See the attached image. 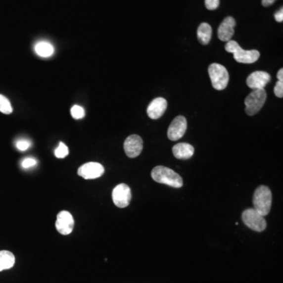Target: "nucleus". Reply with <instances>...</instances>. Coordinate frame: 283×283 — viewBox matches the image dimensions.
<instances>
[{"label": "nucleus", "instance_id": "obj_19", "mask_svg": "<svg viewBox=\"0 0 283 283\" xmlns=\"http://www.w3.org/2000/svg\"><path fill=\"white\" fill-rule=\"evenodd\" d=\"M0 112L4 114H10L13 112L10 101L2 94H0Z\"/></svg>", "mask_w": 283, "mask_h": 283}, {"label": "nucleus", "instance_id": "obj_22", "mask_svg": "<svg viewBox=\"0 0 283 283\" xmlns=\"http://www.w3.org/2000/svg\"><path fill=\"white\" fill-rule=\"evenodd\" d=\"M16 146L21 151H25L31 146V142L29 140H19L16 142Z\"/></svg>", "mask_w": 283, "mask_h": 283}, {"label": "nucleus", "instance_id": "obj_23", "mask_svg": "<svg viewBox=\"0 0 283 283\" xmlns=\"http://www.w3.org/2000/svg\"><path fill=\"white\" fill-rule=\"evenodd\" d=\"M239 47V44H237L236 41H232V40H231V41L227 42L226 46H225V50H226L228 53L234 54Z\"/></svg>", "mask_w": 283, "mask_h": 283}, {"label": "nucleus", "instance_id": "obj_26", "mask_svg": "<svg viewBox=\"0 0 283 283\" xmlns=\"http://www.w3.org/2000/svg\"><path fill=\"white\" fill-rule=\"evenodd\" d=\"M274 93L278 98L283 97V81H279L276 83V86L274 88Z\"/></svg>", "mask_w": 283, "mask_h": 283}, {"label": "nucleus", "instance_id": "obj_25", "mask_svg": "<svg viewBox=\"0 0 283 283\" xmlns=\"http://www.w3.org/2000/svg\"><path fill=\"white\" fill-rule=\"evenodd\" d=\"M205 6L209 10H215L219 7L220 0H205Z\"/></svg>", "mask_w": 283, "mask_h": 283}, {"label": "nucleus", "instance_id": "obj_1", "mask_svg": "<svg viewBox=\"0 0 283 283\" xmlns=\"http://www.w3.org/2000/svg\"><path fill=\"white\" fill-rule=\"evenodd\" d=\"M151 176L155 182L165 184L172 188H180L184 185L182 177L167 167H155L152 170Z\"/></svg>", "mask_w": 283, "mask_h": 283}, {"label": "nucleus", "instance_id": "obj_12", "mask_svg": "<svg viewBox=\"0 0 283 283\" xmlns=\"http://www.w3.org/2000/svg\"><path fill=\"white\" fill-rule=\"evenodd\" d=\"M236 21L232 17H227L218 29V37L223 42H228L232 40L235 33Z\"/></svg>", "mask_w": 283, "mask_h": 283}, {"label": "nucleus", "instance_id": "obj_2", "mask_svg": "<svg viewBox=\"0 0 283 283\" xmlns=\"http://www.w3.org/2000/svg\"><path fill=\"white\" fill-rule=\"evenodd\" d=\"M253 206L261 216L268 214L272 208V194L271 189L266 186H260L253 195Z\"/></svg>", "mask_w": 283, "mask_h": 283}, {"label": "nucleus", "instance_id": "obj_7", "mask_svg": "<svg viewBox=\"0 0 283 283\" xmlns=\"http://www.w3.org/2000/svg\"><path fill=\"white\" fill-rule=\"evenodd\" d=\"M56 229L62 236H68L73 232L74 228V219L70 212L61 211L57 216Z\"/></svg>", "mask_w": 283, "mask_h": 283}, {"label": "nucleus", "instance_id": "obj_9", "mask_svg": "<svg viewBox=\"0 0 283 283\" xmlns=\"http://www.w3.org/2000/svg\"><path fill=\"white\" fill-rule=\"evenodd\" d=\"M188 128V122L185 117L178 116L172 121L168 129V137L172 141H177L182 138Z\"/></svg>", "mask_w": 283, "mask_h": 283}, {"label": "nucleus", "instance_id": "obj_13", "mask_svg": "<svg viewBox=\"0 0 283 283\" xmlns=\"http://www.w3.org/2000/svg\"><path fill=\"white\" fill-rule=\"evenodd\" d=\"M168 106V102L164 98H154L153 101L148 105L147 115L149 118L153 120H157L162 117V115L165 113Z\"/></svg>", "mask_w": 283, "mask_h": 283}, {"label": "nucleus", "instance_id": "obj_21", "mask_svg": "<svg viewBox=\"0 0 283 283\" xmlns=\"http://www.w3.org/2000/svg\"><path fill=\"white\" fill-rule=\"evenodd\" d=\"M70 112L72 117L76 119V120L84 118L85 116V109L80 106V105H73L72 109H71Z\"/></svg>", "mask_w": 283, "mask_h": 283}, {"label": "nucleus", "instance_id": "obj_16", "mask_svg": "<svg viewBox=\"0 0 283 283\" xmlns=\"http://www.w3.org/2000/svg\"><path fill=\"white\" fill-rule=\"evenodd\" d=\"M212 29L208 23H201L197 29V40L203 45H206L210 42L212 38Z\"/></svg>", "mask_w": 283, "mask_h": 283}, {"label": "nucleus", "instance_id": "obj_24", "mask_svg": "<svg viewBox=\"0 0 283 283\" xmlns=\"http://www.w3.org/2000/svg\"><path fill=\"white\" fill-rule=\"evenodd\" d=\"M37 164V161L36 159L33 158V157H26V158L24 159L23 161H21V167L23 169H29V168L35 166Z\"/></svg>", "mask_w": 283, "mask_h": 283}, {"label": "nucleus", "instance_id": "obj_14", "mask_svg": "<svg viewBox=\"0 0 283 283\" xmlns=\"http://www.w3.org/2000/svg\"><path fill=\"white\" fill-rule=\"evenodd\" d=\"M234 58L237 62L243 64H252L256 62L260 57V54L258 50H244L241 47L237 48L234 53Z\"/></svg>", "mask_w": 283, "mask_h": 283}, {"label": "nucleus", "instance_id": "obj_11", "mask_svg": "<svg viewBox=\"0 0 283 283\" xmlns=\"http://www.w3.org/2000/svg\"><path fill=\"white\" fill-rule=\"evenodd\" d=\"M270 81L271 76L269 73L264 71H256L247 77L246 85L253 90H259L264 89V87L268 85Z\"/></svg>", "mask_w": 283, "mask_h": 283}, {"label": "nucleus", "instance_id": "obj_20", "mask_svg": "<svg viewBox=\"0 0 283 283\" xmlns=\"http://www.w3.org/2000/svg\"><path fill=\"white\" fill-rule=\"evenodd\" d=\"M54 154L57 158H65L69 154V148L65 143L60 142L59 145L56 148L55 151H54Z\"/></svg>", "mask_w": 283, "mask_h": 283}, {"label": "nucleus", "instance_id": "obj_29", "mask_svg": "<svg viewBox=\"0 0 283 283\" xmlns=\"http://www.w3.org/2000/svg\"><path fill=\"white\" fill-rule=\"evenodd\" d=\"M277 78L279 81H283V69H280L277 73Z\"/></svg>", "mask_w": 283, "mask_h": 283}, {"label": "nucleus", "instance_id": "obj_5", "mask_svg": "<svg viewBox=\"0 0 283 283\" xmlns=\"http://www.w3.org/2000/svg\"><path fill=\"white\" fill-rule=\"evenodd\" d=\"M241 218L244 224L255 232H262L266 229V220L254 209H248L244 211Z\"/></svg>", "mask_w": 283, "mask_h": 283}, {"label": "nucleus", "instance_id": "obj_28", "mask_svg": "<svg viewBox=\"0 0 283 283\" xmlns=\"http://www.w3.org/2000/svg\"><path fill=\"white\" fill-rule=\"evenodd\" d=\"M276 1V0H262L263 6L268 7V6L272 5Z\"/></svg>", "mask_w": 283, "mask_h": 283}, {"label": "nucleus", "instance_id": "obj_4", "mask_svg": "<svg viewBox=\"0 0 283 283\" xmlns=\"http://www.w3.org/2000/svg\"><path fill=\"white\" fill-rule=\"evenodd\" d=\"M267 99V93L264 89L253 90L245 100V113L253 116L260 111Z\"/></svg>", "mask_w": 283, "mask_h": 283}, {"label": "nucleus", "instance_id": "obj_10", "mask_svg": "<svg viewBox=\"0 0 283 283\" xmlns=\"http://www.w3.org/2000/svg\"><path fill=\"white\" fill-rule=\"evenodd\" d=\"M143 148V142L138 135H132L125 140L124 149L128 157L135 158L141 153Z\"/></svg>", "mask_w": 283, "mask_h": 283}, {"label": "nucleus", "instance_id": "obj_8", "mask_svg": "<svg viewBox=\"0 0 283 283\" xmlns=\"http://www.w3.org/2000/svg\"><path fill=\"white\" fill-rule=\"evenodd\" d=\"M104 172V167L100 163L88 162L79 168L77 173L85 180H94L101 177Z\"/></svg>", "mask_w": 283, "mask_h": 283}, {"label": "nucleus", "instance_id": "obj_27", "mask_svg": "<svg viewBox=\"0 0 283 283\" xmlns=\"http://www.w3.org/2000/svg\"><path fill=\"white\" fill-rule=\"evenodd\" d=\"M275 18H276V21L277 22H283V9L281 8V10H279V11L275 14Z\"/></svg>", "mask_w": 283, "mask_h": 283}, {"label": "nucleus", "instance_id": "obj_6", "mask_svg": "<svg viewBox=\"0 0 283 283\" xmlns=\"http://www.w3.org/2000/svg\"><path fill=\"white\" fill-rule=\"evenodd\" d=\"M113 203L116 206L121 209L126 208L132 200V191L127 184H121L113 189L112 193Z\"/></svg>", "mask_w": 283, "mask_h": 283}, {"label": "nucleus", "instance_id": "obj_15", "mask_svg": "<svg viewBox=\"0 0 283 283\" xmlns=\"http://www.w3.org/2000/svg\"><path fill=\"white\" fill-rule=\"evenodd\" d=\"M172 153L175 157L181 160H187L192 157L194 153V148L193 145L185 142L176 144L172 148Z\"/></svg>", "mask_w": 283, "mask_h": 283}, {"label": "nucleus", "instance_id": "obj_3", "mask_svg": "<svg viewBox=\"0 0 283 283\" xmlns=\"http://www.w3.org/2000/svg\"><path fill=\"white\" fill-rule=\"evenodd\" d=\"M209 74L212 87L216 90H224L229 82V73L224 65L212 63L209 65Z\"/></svg>", "mask_w": 283, "mask_h": 283}, {"label": "nucleus", "instance_id": "obj_17", "mask_svg": "<svg viewBox=\"0 0 283 283\" xmlns=\"http://www.w3.org/2000/svg\"><path fill=\"white\" fill-rule=\"evenodd\" d=\"M15 264V256L7 250L0 251V272L10 269Z\"/></svg>", "mask_w": 283, "mask_h": 283}, {"label": "nucleus", "instance_id": "obj_18", "mask_svg": "<svg viewBox=\"0 0 283 283\" xmlns=\"http://www.w3.org/2000/svg\"><path fill=\"white\" fill-rule=\"evenodd\" d=\"M35 51L42 57H49L54 54V47L50 43L41 41L35 46Z\"/></svg>", "mask_w": 283, "mask_h": 283}]
</instances>
